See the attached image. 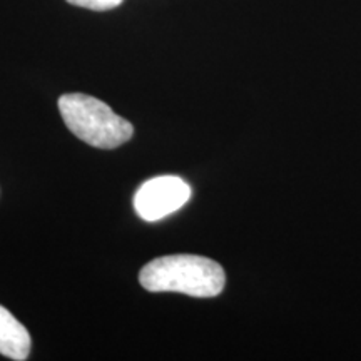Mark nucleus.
I'll return each mask as SVG.
<instances>
[{
  "label": "nucleus",
  "mask_w": 361,
  "mask_h": 361,
  "mask_svg": "<svg viewBox=\"0 0 361 361\" xmlns=\"http://www.w3.org/2000/svg\"><path fill=\"white\" fill-rule=\"evenodd\" d=\"M72 6L89 8V11H111V8L119 7L123 0H67Z\"/></svg>",
  "instance_id": "obj_5"
},
{
  "label": "nucleus",
  "mask_w": 361,
  "mask_h": 361,
  "mask_svg": "<svg viewBox=\"0 0 361 361\" xmlns=\"http://www.w3.org/2000/svg\"><path fill=\"white\" fill-rule=\"evenodd\" d=\"M191 197L186 180L176 176H159L146 180L134 196V209L147 223H154L180 209Z\"/></svg>",
  "instance_id": "obj_3"
},
{
  "label": "nucleus",
  "mask_w": 361,
  "mask_h": 361,
  "mask_svg": "<svg viewBox=\"0 0 361 361\" xmlns=\"http://www.w3.org/2000/svg\"><path fill=\"white\" fill-rule=\"evenodd\" d=\"M30 335L11 311L0 305V355L24 361L30 353Z\"/></svg>",
  "instance_id": "obj_4"
},
{
  "label": "nucleus",
  "mask_w": 361,
  "mask_h": 361,
  "mask_svg": "<svg viewBox=\"0 0 361 361\" xmlns=\"http://www.w3.org/2000/svg\"><path fill=\"white\" fill-rule=\"evenodd\" d=\"M59 111L71 133L89 146L116 149L133 137V124L96 97L66 94L59 99Z\"/></svg>",
  "instance_id": "obj_2"
},
{
  "label": "nucleus",
  "mask_w": 361,
  "mask_h": 361,
  "mask_svg": "<svg viewBox=\"0 0 361 361\" xmlns=\"http://www.w3.org/2000/svg\"><path fill=\"white\" fill-rule=\"evenodd\" d=\"M139 283L151 293H183L194 298H214L223 291L224 269L216 261L194 255L156 258L144 266Z\"/></svg>",
  "instance_id": "obj_1"
}]
</instances>
